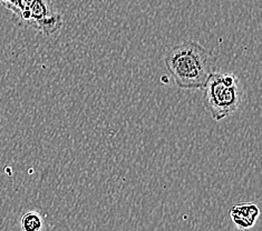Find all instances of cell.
<instances>
[{
    "mask_svg": "<svg viewBox=\"0 0 262 231\" xmlns=\"http://www.w3.org/2000/svg\"><path fill=\"white\" fill-rule=\"evenodd\" d=\"M260 216V209L253 202L238 203L230 209V217L233 223L240 229L253 227Z\"/></svg>",
    "mask_w": 262,
    "mask_h": 231,
    "instance_id": "obj_4",
    "label": "cell"
},
{
    "mask_svg": "<svg viewBox=\"0 0 262 231\" xmlns=\"http://www.w3.org/2000/svg\"><path fill=\"white\" fill-rule=\"evenodd\" d=\"M164 62L181 89H203L214 71L212 55L194 41L172 47L166 53Z\"/></svg>",
    "mask_w": 262,
    "mask_h": 231,
    "instance_id": "obj_1",
    "label": "cell"
},
{
    "mask_svg": "<svg viewBox=\"0 0 262 231\" xmlns=\"http://www.w3.org/2000/svg\"><path fill=\"white\" fill-rule=\"evenodd\" d=\"M203 89L204 105L214 120L220 121L239 109L242 88L234 74L213 71Z\"/></svg>",
    "mask_w": 262,
    "mask_h": 231,
    "instance_id": "obj_2",
    "label": "cell"
},
{
    "mask_svg": "<svg viewBox=\"0 0 262 231\" xmlns=\"http://www.w3.org/2000/svg\"><path fill=\"white\" fill-rule=\"evenodd\" d=\"M20 226L24 231H39L42 229V218L36 211L26 212L21 217Z\"/></svg>",
    "mask_w": 262,
    "mask_h": 231,
    "instance_id": "obj_5",
    "label": "cell"
},
{
    "mask_svg": "<svg viewBox=\"0 0 262 231\" xmlns=\"http://www.w3.org/2000/svg\"><path fill=\"white\" fill-rule=\"evenodd\" d=\"M6 9L10 10L15 16L18 15V10H19V0H0Z\"/></svg>",
    "mask_w": 262,
    "mask_h": 231,
    "instance_id": "obj_6",
    "label": "cell"
},
{
    "mask_svg": "<svg viewBox=\"0 0 262 231\" xmlns=\"http://www.w3.org/2000/svg\"><path fill=\"white\" fill-rule=\"evenodd\" d=\"M17 17L45 36H52L63 27V18L53 8L51 0H19Z\"/></svg>",
    "mask_w": 262,
    "mask_h": 231,
    "instance_id": "obj_3",
    "label": "cell"
}]
</instances>
